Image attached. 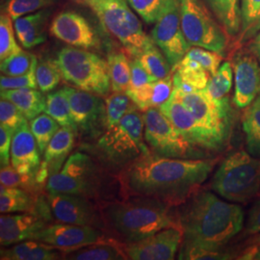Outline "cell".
I'll list each match as a JSON object with an SVG mask.
<instances>
[{
	"label": "cell",
	"mask_w": 260,
	"mask_h": 260,
	"mask_svg": "<svg viewBox=\"0 0 260 260\" xmlns=\"http://www.w3.org/2000/svg\"><path fill=\"white\" fill-rule=\"evenodd\" d=\"M212 159L164 157L149 153L119 171L122 198L149 197L177 207L199 191L211 174Z\"/></svg>",
	"instance_id": "1"
},
{
	"label": "cell",
	"mask_w": 260,
	"mask_h": 260,
	"mask_svg": "<svg viewBox=\"0 0 260 260\" xmlns=\"http://www.w3.org/2000/svg\"><path fill=\"white\" fill-rule=\"evenodd\" d=\"M183 233L181 248L223 250L244 224L241 206L226 203L208 191H198L177 210Z\"/></svg>",
	"instance_id": "2"
},
{
	"label": "cell",
	"mask_w": 260,
	"mask_h": 260,
	"mask_svg": "<svg viewBox=\"0 0 260 260\" xmlns=\"http://www.w3.org/2000/svg\"><path fill=\"white\" fill-rule=\"evenodd\" d=\"M104 229L121 243H134L171 226H178L176 207L149 197L122 198L101 205Z\"/></svg>",
	"instance_id": "3"
},
{
	"label": "cell",
	"mask_w": 260,
	"mask_h": 260,
	"mask_svg": "<svg viewBox=\"0 0 260 260\" xmlns=\"http://www.w3.org/2000/svg\"><path fill=\"white\" fill-rule=\"evenodd\" d=\"M134 105L112 128L99 137L95 152L103 162L121 170L150 150L145 140V119Z\"/></svg>",
	"instance_id": "4"
},
{
	"label": "cell",
	"mask_w": 260,
	"mask_h": 260,
	"mask_svg": "<svg viewBox=\"0 0 260 260\" xmlns=\"http://www.w3.org/2000/svg\"><path fill=\"white\" fill-rule=\"evenodd\" d=\"M211 188L226 201L248 203L260 194V159L243 149L224 158L214 174Z\"/></svg>",
	"instance_id": "5"
},
{
	"label": "cell",
	"mask_w": 260,
	"mask_h": 260,
	"mask_svg": "<svg viewBox=\"0 0 260 260\" xmlns=\"http://www.w3.org/2000/svg\"><path fill=\"white\" fill-rule=\"evenodd\" d=\"M103 28L116 38L129 55L138 58L154 44L144 31L137 16L130 9L126 0H88Z\"/></svg>",
	"instance_id": "6"
},
{
	"label": "cell",
	"mask_w": 260,
	"mask_h": 260,
	"mask_svg": "<svg viewBox=\"0 0 260 260\" xmlns=\"http://www.w3.org/2000/svg\"><path fill=\"white\" fill-rule=\"evenodd\" d=\"M56 62L63 78L76 88L100 95L110 92L108 63L101 56L84 48L66 47L58 51Z\"/></svg>",
	"instance_id": "7"
},
{
	"label": "cell",
	"mask_w": 260,
	"mask_h": 260,
	"mask_svg": "<svg viewBox=\"0 0 260 260\" xmlns=\"http://www.w3.org/2000/svg\"><path fill=\"white\" fill-rule=\"evenodd\" d=\"M181 27L192 47H203L223 55L229 35L204 0H179Z\"/></svg>",
	"instance_id": "8"
},
{
	"label": "cell",
	"mask_w": 260,
	"mask_h": 260,
	"mask_svg": "<svg viewBox=\"0 0 260 260\" xmlns=\"http://www.w3.org/2000/svg\"><path fill=\"white\" fill-rule=\"evenodd\" d=\"M47 192H59L96 198L103 188V173L90 155L76 151L62 169L48 178Z\"/></svg>",
	"instance_id": "9"
},
{
	"label": "cell",
	"mask_w": 260,
	"mask_h": 260,
	"mask_svg": "<svg viewBox=\"0 0 260 260\" xmlns=\"http://www.w3.org/2000/svg\"><path fill=\"white\" fill-rule=\"evenodd\" d=\"M173 92L200 124L226 143L229 142L234 121V112L229 96L219 103H214L205 90L182 93L174 89Z\"/></svg>",
	"instance_id": "10"
},
{
	"label": "cell",
	"mask_w": 260,
	"mask_h": 260,
	"mask_svg": "<svg viewBox=\"0 0 260 260\" xmlns=\"http://www.w3.org/2000/svg\"><path fill=\"white\" fill-rule=\"evenodd\" d=\"M145 140L151 153L171 158L202 155L177 131L159 108L145 111Z\"/></svg>",
	"instance_id": "11"
},
{
	"label": "cell",
	"mask_w": 260,
	"mask_h": 260,
	"mask_svg": "<svg viewBox=\"0 0 260 260\" xmlns=\"http://www.w3.org/2000/svg\"><path fill=\"white\" fill-rule=\"evenodd\" d=\"M159 109L173 123L182 137L200 153L203 154L204 150L220 151L228 144L213 132L200 124L194 116L177 99L174 92Z\"/></svg>",
	"instance_id": "12"
},
{
	"label": "cell",
	"mask_w": 260,
	"mask_h": 260,
	"mask_svg": "<svg viewBox=\"0 0 260 260\" xmlns=\"http://www.w3.org/2000/svg\"><path fill=\"white\" fill-rule=\"evenodd\" d=\"M151 38L172 66V69L184 58L191 48L181 27L180 1L172 0L167 9L155 22Z\"/></svg>",
	"instance_id": "13"
},
{
	"label": "cell",
	"mask_w": 260,
	"mask_h": 260,
	"mask_svg": "<svg viewBox=\"0 0 260 260\" xmlns=\"http://www.w3.org/2000/svg\"><path fill=\"white\" fill-rule=\"evenodd\" d=\"M47 199L52 217L59 223L105 228L101 208L87 197L47 192Z\"/></svg>",
	"instance_id": "14"
},
{
	"label": "cell",
	"mask_w": 260,
	"mask_h": 260,
	"mask_svg": "<svg viewBox=\"0 0 260 260\" xmlns=\"http://www.w3.org/2000/svg\"><path fill=\"white\" fill-rule=\"evenodd\" d=\"M78 133L93 139L105 131V102L95 93L64 87Z\"/></svg>",
	"instance_id": "15"
},
{
	"label": "cell",
	"mask_w": 260,
	"mask_h": 260,
	"mask_svg": "<svg viewBox=\"0 0 260 260\" xmlns=\"http://www.w3.org/2000/svg\"><path fill=\"white\" fill-rule=\"evenodd\" d=\"M183 233L178 226L164 229L134 243H122L127 259L173 260L182 244Z\"/></svg>",
	"instance_id": "16"
},
{
	"label": "cell",
	"mask_w": 260,
	"mask_h": 260,
	"mask_svg": "<svg viewBox=\"0 0 260 260\" xmlns=\"http://www.w3.org/2000/svg\"><path fill=\"white\" fill-rule=\"evenodd\" d=\"M103 230L90 225L56 223L47 224L32 240L52 245L60 251H74L88 245L105 240Z\"/></svg>",
	"instance_id": "17"
},
{
	"label": "cell",
	"mask_w": 260,
	"mask_h": 260,
	"mask_svg": "<svg viewBox=\"0 0 260 260\" xmlns=\"http://www.w3.org/2000/svg\"><path fill=\"white\" fill-rule=\"evenodd\" d=\"M235 89L233 103L238 108H247L260 93V64L256 57L248 51L233 55Z\"/></svg>",
	"instance_id": "18"
},
{
	"label": "cell",
	"mask_w": 260,
	"mask_h": 260,
	"mask_svg": "<svg viewBox=\"0 0 260 260\" xmlns=\"http://www.w3.org/2000/svg\"><path fill=\"white\" fill-rule=\"evenodd\" d=\"M49 30L52 36L72 47L89 49L100 46V39L91 23L74 11H65L56 16Z\"/></svg>",
	"instance_id": "19"
},
{
	"label": "cell",
	"mask_w": 260,
	"mask_h": 260,
	"mask_svg": "<svg viewBox=\"0 0 260 260\" xmlns=\"http://www.w3.org/2000/svg\"><path fill=\"white\" fill-rule=\"evenodd\" d=\"M47 220L34 213H6L0 217V244L9 247L19 242L32 240L47 225Z\"/></svg>",
	"instance_id": "20"
},
{
	"label": "cell",
	"mask_w": 260,
	"mask_h": 260,
	"mask_svg": "<svg viewBox=\"0 0 260 260\" xmlns=\"http://www.w3.org/2000/svg\"><path fill=\"white\" fill-rule=\"evenodd\" d=\"M40 154L37 142L26 120L14 133L11 164L20 174H34L42 163Z\"/></svg>",
	"instance_id": "21"
},
{
	"label": "cell",
	"mask_w": 260,
	"mask_h": 260,
	"mask_svg": "<svg viewBox=\"0 0 260 260\" xmlns=\"http://www.w3.org/2000/svg\"><path fill=\"white\" fill-rule=\"evenodd\" d=\"M174 91L173 72L167 77L152 81L136 89H127L125 93L141 111L159 108L167 102Z\"/></svg>",
	"instance_id": "22"
},
{
	"label": "cell",
	"mask_w": 260,
	"mask_h": 260,
	"mask_svg": "<svg viewBox=\"0 0 260 260\" xmlns=\"http://www.w3.org/2000/svg\"><path fill=\"white\" fill-rule=\"evenodd\" d=\"M50 11L43 9L14 19L17 38L24 48H33L47 41V19Z\"/></svg>",
	"instance_id": "23"
},
{
	"label": "cell",
	"mask_w": 260,
	"mask_h": 260,
	"mask_svg": "<svg viewBox=\"0 0 260 260\" xmlns=\"http://www.w3.org/2000/svg\"><path fill=\"white\" fill-rule=\"evenodd\" d=\"M0 258L1 260L63 259V251L44 242L26 240L9 247H2Z\"/></svg>",
	"instance_id": "24"
},
{
	"label": "cell",
	"mask_w": 260,
	"mask_h": 260,
	"mask_svg": "<svg viewBox=\"0 0 260 260\" xmlns=\"http://www.w3.org/2000/svg\"><path fill=\"white\" fill-rule=\"evenodd\" d=\"M174 89L182 93L204 90L209 82V73L194 60L183 58L172 69Z\"/></svg>",
	"instance_id": "25"
},
{
	"label": "cell",
	"mask_w": 260,
	"mask_h": 260,
	"mask_svg": "<svg viewBox=\"0 0 260 260\" xmlns=\"http://www.w3.org/2000/svg\"><path fill=\"white\" fill-rule=\"evenodd\" d=\"M76 134L77 132L75 130L61 126L48 144L44 152V161L47 162L50 177L58 173L64 166L68 155L75 147Z\"/></svg>",
	"instance_id": "26"
},
{
	"label": "cell",
	"mask_w": 260,
	"mask_h": 260,
	"mask_svg": "<svg viewBox=\"0 0 260 260\" xmlns=\"http://www.w3.org/2000/svg\"><path fill=\"white\" fill-rule=\"evenodd\" d=\"M63 259L124 260L127 259V256L122 243L112 237L74 251H63Z\"/></svg>",
	"instance_id": "27"
},
{
	"label": "cell",
	"mask_w": 260,
	"mask_h": 260,
	"mask_svg": "<svg viewBox=\"0 0 260 260\" xmlns=\"http://www.w3.org/2000/svg\"><path fill=\"white\" fill-rule=\"evenodd\" d=\"M1 99L10 101L19 107L27 120L43 114L47 108V96L42 91L32 88L1 90Z\"/></svg>",
	"instance_id": "28"
},
{
	"label": "cell",
	"mask_w": 260,
	"mask_h": 260,
	"mask_svg": "<svg viewBox=\"0 0 260 260\" xmlns=\"http://www.w3.org/2000/svg\"><path fill=\"white\" fill-rule=\"evenodd\" d=\"M208 9L230 37H237L241 30V0H204Z\"/></svg>",
	"instance_id": "29"
},
{
	"label": "cell",
	"mask_w": 260,
	"mask_h": 260,
	"mask_svg": "<svg viewBox=\"0 0 260 260\" xmlns=\"http://www.w3.org/2000/svg\"><path fill=\"white\" fill-rule=\"evenodd\" d=\"M36 195L19 187L0 188V211L6 213L36 214Z\"/></svg>",
	"instance_id": "30"
},
{
	"label": "cell",
	"mask_w": 260,
	"mask_h": 260,
	"mask_svg": "<svg viewBox=\"0 0 260 260\" xmlns=\"http://www.w3.org/2000/svg\"><path fill=\"white\" fill-rule=\"evenodd\" d=\"M242 127L245 133L248 152L260 157V93L248 106L242 118Z\"/></svg>",
	"instance_id": "31"
},
{
	"label": "cell",
	"mask_w": 260,
	"mask_h": 260,
	"mask_svg": "<svg viewBox=\"0 0 260 260\" xmlns=\"http://www.w3.org/2000/svg\"><path fill=\"white\" fill-rule=\"evenodd\" d=\"M241 30L235 47L250 42L260 32V0H241Z\"/></svg>",
	"instance_id": "32"
},
{
	"label": "cell",
	"mask_w": 260,
	"mask_h": 260,
	"mask_svg": "<svg viewBox=\"0 0 260 260\" xmlns=\"http://www.w3.org/2000/svg\"><path fill=\"white\" fill-rule=\"evenodd\" d=\"M45 112L61 126L70 127L78 133L76 123L73 118L69 98L64 88L47 94V108Z\"/></svg>",
	"instance_id": "33"
},
{
	"label": "cell",
	"mask_w": 260,
	"mask_h": 260,
	"mask_svg": "<svg viewBox=\"0 0 260 260\" xmlns=\"http://www.w3.org/2000/svg\"><path fill=\"white\" fill-rule=\"evenodd\" d=\"M113 92L125 93L129 88L131 66L128 57L122 52H112L107 57Z\"/></svg>",
	"instance_id": "34"
},
{
	"label": "cell",
	"mask_w": 260,
	"mask_h": 260,
	"mask_svg": "<svg viewBox=\"0 0 260 260\" xmlns=\"http://www.w3.org/2000/svg\"><path fill=\"white\" fill-rule=\"evenodd\" d=\"M233 69L231 62H223L219 70L209 79L206 88L204 89L206 94L213 101L219 103L228 98L233 87Z\"/></svg>",
	"instance_id": "35"
},
{
	"label": "cell",
	"mask_w": 260,
	"mask_h": 260,
	"mask_svg": "<svg viewBox=\"0 0 260 260\" xmlns=\"http://www.w3.org/2000/svg\"><path fill=\"white\" fill-rule=\"evenodd\" d=\"M138 60L154 81L163 79L172 73V66L155 44L148 47L138 57Z\"/></svg>",
	"instance_id": "36"
},
{
	"label": "cell",
	"mask_w": 260,
	"mask_h": 260,
	"mask_svg": "<svg viewBox=\"0 0 260 260\" xmlns=\"http://www.w3.org/2000/svg\"><path fill=\"white\" fill-rule=\"evenodd\" d=\"M135 104L125 93L114 92L105 99V130L115 126Z\"/></svg>",
	"instance_id": "37"
},
{
	"label": "cell",
	"mask_w": 260,
	"mask_h": 260,
	"mask_svg": "<svg viewBox=\"0 0 260 260\" xmlns=\"http://www.w3.org/2000/svg\"><path fill=\"white\" fill-rule=\"evenodd\" d=\"M30 128L37 142L38 148L42 153L45 152L56 132L60 128V124L49 115L41 114L30 120Z\"/></svg>",
	"instance_id": "38"
},
{
	"label": "cell",
	"mask_w": 260,
	"mask_h": 260,
	"mask_svg": "<svg viewBox=\"0 0 260 260\" xmlns=\"http://www.w3.org/2000/svg\"><path fill=\"white\" fill-rule=\"evenodd\" d=\"M38 88L43 93L54 90L63 78L56 60L44 59L38 62L36 68Z\"/></svg>",
	"instance_id": "39"
},
{
	"label": "cell",
	"mask_w": 260,
	"mask_h": 260,
	"mask_svg": "<svg viewBox=\"0 0 260 260\" xmlns=\"http://www.w3.org/2000/svg\"><path fill=\"white\" fill-rule=\"evenodd\" d=\"M36 174H20L13 165L1 168L0 182L5 187H19L28 192L36 195L38 191L42 188L38 184Z\"/></svg>",
	"instance_id": "40"
},
{
	"label": "cell",
	"mask_w": 260,
	"mask_h": 260,
	"mask_svg": "<svg viewBox=\"0 0 260 260\" xmlns=\"http://www.w3.org/2000/svg\"><path fill=\"white\" fill-rule=\"evenodd\" d=\"M12 18L5 12L0 17V60H5L10 56L15 55L22 51L16 36L15 26Z\"/></svg>",
	"instance_id": "41"
},
{
	"label": "cell",
	"mask_w": 260,
	"mask_h": 260,
	"mask_svg": "<svg viewBox=\"0 0 260 260\" xmlns=\"http://www.w3.org/2000/svg\"><path fill=\"white\" fill-rule=\"evenodd\" d=\"M126 2L145 22L152 24L157 21L172 0H126Z\"/></svg>",
	"instance_id": "42"
},
{
	"label": "cell",
	"mask_w": 260,
	"mask_h": 260,
	"mask_svg": "<svg viewBox=\"0 0 260 260\" xmlns=\"http://www.w3.org/2000/svg\"><path fill=\"white\" fill-rule=\"evenodd\" d=\"M56 2L57 0H7L4 5V12L14 20L40 10L46 9Z\"/></svg>",
	"instance_id": "43"
},
{
	"label": "cell",
	"mask_w": 260,
	"mask_h": 260,
	"mask_svg": "<svg viewBox=\"0 0 260 260\" xmlns=\"http://www.w3.org/2000/svg\"><path fill=\"white\" fill-rule=\"evenodd\" d=\"M35 57L36 56L30 54L24 50L15 55L10 56L5 60L1 61V74L6 76H19L25 75L31 69Z\"/></svg>",
	"instance_id": "44"
},
{
	"label": "cell",
	"mask_w": 260,
	"mask_h": 260,
	"mask_svg": "<svg viewBox=\"0 0 260 260\" xmlns=\"http://www.w3.org/2000/svg\"><path fill=\"white\" fill-rule=\"evenodd\" d=\"M184 57L198 62L211 76L217 73L223 61L222 54L199 47H191Z\"/></svg>",
	"instance_id": "45"
},
{
	"label": "cell",
	"mask_w": 260,
	"mask_h": 260,
	"mask_svg": "<svg viewBox=\"0 0 260 260\" xmlns=\"http://www.w3.org/2000/svg\"><path fill=\"white\" fill-rule=\"evenodd\" d=\"M37 64V57H35L33 64L31 66V69L25 75H19V76L1 75V78H0L1 90L20 89V88L37 89V77H36Z\"/></svg>",
	"instance_id": "46"
},
{
	"label": "cell",
	"mask_w": 260,
	"mask_h": 260,
	"mask_svg": "<svg viewBox=\"0 0 260 260\" xmlns=\"http://www.w3.org/2000/svg\"><path fill=\"white\" fill-rule=\"evenodd\" d=\"M26 117L20 111L19 107L7 100L1 99L0 102V122L16 130L26 121Z\"/></svg>",
	"instance_id": "47"
},
{
	"label": "cell",
	"mask_w": 260,
	"mask_h": 260,
	"mask_svg": "<svg viewBox=\"0 0 260 260\" xmlns=\"http://www.w3.org/2000/svg\"><path fill=\"white\" fill-rule=\"evenodd\" d=\"M233 255L223 250H205L196 248H181L178 259L226 260L232 259Z\"/></svg>",
	"instance_id": "48"
},
{
	"label": "cell",
	"mask_w": 260,
	"mask_h": 260,
	"mask_svg": "<svg viewBox=\"0 0 260 260\" xmlns=\"http://www.w3.org/2000/svg\"><path fill=\"white\" fill-rule=\"evenodd\" d=\"M15 130L7 125H0V163L1 168L11 165V148Z\"/></svg>",
	"instance_id": "49"
},
{
	"label": "cell",
	"mask_w": 260,
	"mask_h": 260,
	"mask_svg": "<svg viewBox=\"0 0 260 260\" xmlns=\"http://www.w3.org/2000/svg\"><path fill=\"white\" fill-rule=\"evenodd\" d=\"M131 66V78H130V89L140 88L146 84L154 81V79L149 75L145 68L141 65L138 58H135L130 62ZM128 88V89H129Z\"/></svg>",
	"instance_id": "50"
},
{
	"label": "cell",
	"mask_w": 260,
	"mask_h": 260,
	"mask_svg": "<svg viewBox=\"0 0 260 260\" xmlns=\"http://www.w3.org/2000/svg\"><path fill=\"white\" fill-rule=\"evenodd\" d=\"M247 230L250 233H260V201L251 207L247 222Z\"/></svg>",
	"instance_id": "51"
},
{
	"label": "cell",
	"mask_w": 260,
	"mask_h": 260,
	"mask_svg": "<svg viewBox=\"0 0 260 260\" xmlns=\"http://www.w3.org/2000/svg\"><path fill=\"white\" fill-rule=\"evenodd\" d=\"M248 50L256 57L260 64V32L248 42Z\"/></svg>",
	"instance_id": "52"
},
{
	"label": "cell",
	"mask_w": 260,
	"mask_h": 260,
	"mask_svg": "<svg viewBox=\"0 0 260 260\" xmlns=\"http://www.w3.org/2000/svg\"><path fill=\"white\" fill-rule=\"evenodd\" d=\"M253 259L260 260V246L255 248V251H254V255H253Z\"/></svg>",
	"instance_id": "53"
},
{
	"label": "cell",
	"mask_w": 260,
	"mask_h": 260,
	"mask_svg": "<svg viewBox=\"0 0 260 260\" xmlns=\"http://www.w3.org/2000/svg\"><path fill=\"white\" fill-rule=\"evenodd\" d=\"M76 1H83V2H87L88 0H76Z\"/></svg>",
	"instance_id": "54"
},
{
	"label": "cell",
	"mask_w": 260,
	"mask_h": 260,
	"mask_svg": "<svg viewBox=\"0 0 260 260\" xmlns=\"http://www.w3.org/2000/svg\"><path fill=\"white\" fill-rule=\"evenodd\" d=\"M257 240H258V242H259V243H260V236H259V237H258V239H257Z\"/></svg>",
	"instance_id": "55"
},
{
	"label": "cell",
	"mask_w": 260,
	"mask_h": 260,
	"mask_svg": "<svg viewBox=\"0 0 260 260\" xmlns=\"http://www.w3.org/2000/svg\"><path fill=\"white\" fill-rule=\"evenodd\" d=\"M2 1H4V0H2Z\"/></svg>",
	"instance_id": "56"
}]
</instances>
